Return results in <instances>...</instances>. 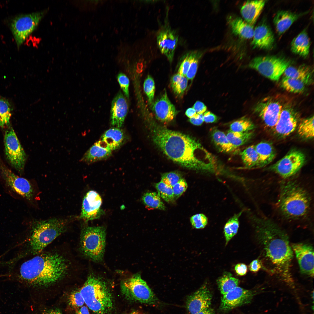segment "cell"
<instances>
[{
	"label": "cell",
	"instance_id": "1",
	"mask_svg": "<svg viewBox=\"0 0 314 314\" xmlns=\"http://www.w3.org/2000/svg\"><path fill=\"white\" fill-rule=\"evenodd\" d=\"M251 216L261 248L262 267L289 285H292L291 268L293 253L287 233L270 219L261 216Z\"/></svg>",
	"mask_w": 314,
	"mask_h": 314
},
{
	"label": "cell",
	"instance_id": "2",
	"mask_svg": "<svg viewBox=\"0 0 314 314\" xmlns=\"http://www.w3.org/2000/svg\"><path fill=\"white\" fill-rule=\"evenodd\" d=\"M154 142L175 162L189 169L213 172L216 158L192 137L160 126L151 128Z\"/></svg>",
	"mask_w": 314,
	"mask_h": 314
},
{
	"label": "cell",
	"instance_id": "3",
	"mask_svg": "<svg viewBox=\"0 0 314 314\" xmlns=\"http://www.w3.org/2000/svg\"><path fill=\"white\" fill-rule=\"evenodd\" d=\"M69 268L63 255L55 253L39 254L23 263L19 271L20 278L27 283L45 287L62 279Z\"/></svg>",
	"mask_w": 314,
	"mask_h": 314
},
{
	"label": "cell",
	"instance_id": "4",
	"mask_svg": "<svg viewBox=\"0 0 314 314\" xmlns=\"http://www.w3.org/2000/svg\"><path fill=\"white\" fill-rule=\"evenodd\" d=\"M312 197L305 184L296 180L281 184L277 208L281 217L288 222L305 221L312 213Z\"/></svg>",
	"mask_w": 314,
	"mask_h": 314
},
{
	"label": "cell",
	"instance_id": "5",
	"mask_svg": "<svg viewBox=\"0 0 314 314\" xmlns=\"http://www.w3.org/2000/svg\"><path fill=\"white\" fill-rule=\"evenodd\" d=\"M85 303L96 314H106L113 307V295L106 282L91 274L79 289Z\"/></svg>",
	"mask_w": 314,
	"mask_h": 314
},
{
	"label": "cell",
	"instance_id": "6",
	"mask_svg": "<svg viewBox=\"0 0 314 314\" xmlns=\"http://www.w3.org/2000/svg\"><path fill=\"white\" fill-rule=\"evenodd\" d=\"M70 218H53L35 221L32 224L29 244L31 252L40 254L49 244L65 231Z\"/></svg>",
	"mask_w": 314,
	"mask_h": 314
},
{
	"label": "cell",
	"instance_id": "7",
	"mask_svg": "<svg viewBox=\"0 0 314 314\" xmlns=\"http://www.w3.org/2000/svg\"><path fill=\"white\" fill-rule=\"evenodd\" d=\"M106 232L103 226H86L81 231L80 247L84 254L95 262L102 260L106 244Z\"/></svg>",
	"mask_w": 314,
	"mask_h": 314
},
{
	"label": "cell",
	"instance_id": "8",
	"mask_svg": "<svg viewBox=\"0 0 314 314\" xmlns=\"http://www.w3.org/2000/svg\"><path fill=\"white\" fill-rule=\"evenodd\" d=\"M121 293L127 300L149 305H156L158 300L139 273L121 283Z\"/></svg>",
	"mask_w": 314,
	"mask_h": 314
},
{
	"label": "cell",
	"instance_id": "9",
	"mask_svg": "<svg viewBox=\"0 0 314 314\" xmlns=\"http://www.w3.org/2000/svg\"><path fill=\"white\" fill-rule=\"evenodd\" d=\"M288 60L275 56L256 57L250 62L249 67L264 76L274 81H278L290 66Z\"/></svg>",
	"mask_w": 314,
	"mask_h": 314
},
{
	"label": "cell",
	"instance_id": "10",
	"mask_svg": "<svg viewBox=\"0 0 314 314\" xmlns=\"http://www.w3.org/2000/svg\"><path fill=\"white\" fill-rule=\"evenodd\" d=\"M48 10L19 15L12 20L10 28L18 48L37 28Z\"/></svg>",
	"mask_w": 314,
	"mask_h": 314
},
{
	"label": "cell",
	"instance_id": "11",
	"mask_svg": "<svg viewBox=\"0 0 314 314\" xmlns=\"http://www.w3.org/2000/svg\"><path fill=\"white\" fill-rule=\"evenodd\" d=\"M5 154L11 165L19 172L24 170L26 155L13 129L9 126L4 137Z\"/></svg>",
	"mask_w": 314,
	"mask_h": 314
},
{
	"label": "cell",
	"instance_id": "12",
	"mask_svg": "<svg viewBox=\"0 0 314 314\" xmlns=\"http://www.w3.org/2000/svg\"><path fill=\"white\" fill-rule=\"evenodd\" d=\"M306 157L301 151L293 150L270 167V170L282 178L287 179L295 174L305 163Z\"/></svg>",
	"mask_w": 314,
	"mask_h": 314
},
{
	"label": "cell",
	"instance_id": "13",
	"mask_svg": "<svg viewBox=\"0 0 314 314\" xmlns=\"http://www.w3.org/2000/svg\"><path fill=\"white\" fill-rule=\"evenodd\" d=\"M0 173L6 185L13 191L28 200L33 199V190L28 181L16 175L2 163Z\"/></svg>",
	"mask_w": 314,
	"mask_h": 314
},
{
	"label": "cell",
	"instance_id": "14",
	"mask_svg": "<svg viewBox=\"0 0 314 314\" xmlns=\"http://www.w3.org/2000/svg\"><path fill=\"white\" fill-rule=\"evenodd\" d=\"M156 40L161 53L171 63L178 42L179 36L176 32L165 22L157 33Z\"/></svg>",
	"mask_w": 314,
	"mask_h": 314
},
{
	"label": "cell",
	"instance_id": "15",
	"mask_svg": "<svg viewBox=\"0 0 314 314\" xmlns=\"http://www.w3.org/2000/svg\"><path fill=\"white\" fill-rule=\"evenodd\" d=\"M283 107L278 101L267 97L259 102L255 106L254 110L267 126L274 128Z\"/></svg>",
	"mask_w": 314,
	"mask_h": 314
},
{
	"label": "cell",
	"instance_id": "16",
	"mask_svg": "<svg viewBox=\"0 0 314 314\" xmlns=\"http://www.w3.org/2000/svg\"><path fill=\"white\" fill-rule=\"evenodd\" d=\"M255 293L253 290L238 286L223 295L219 309L222 311H226L249 303Z\"/></svg>",
	"mask_w": 314,
	"mask_h": 314
},
{
	"label": "cell",
	"instance_id": "17",
	"mask_svg": "<svg viewBox=\"0 0 314 314\" xmlns=\"http://www.w3.org/2000/svg\"><path fill=\"white\" fill-rule=\"evenodd\" d=\"M291 247L295 254L301 272L304 274L313 277L314 258L313 246L309 244L297 243L292 244Z\"/></svg>",
	"mask_w": 314,
	"mask_h": 314
},
{
	"label": "cell",
	"instance_id": "18",
	"mask_svg": "<svg viewBox=\"0 0 314 314\" xmlns=\"http://www.w3.org/2000/svg\"><path fill=\"white\" fill-rule=\"evenodd\" d=\"M299 117L298 112L290 105L283 106L277 122L274 128L275 132L281 137L289 135L297 128Z\"/></svg>",
	"mask_w": 314,
	"mask_h": 314
},
{
	"label": "cell",
	"instance_id": "19",
	"mask_svg": "<svg viewBox=\"0 0 314 314\" xmlns=\"http://www.w3.org/2000/svg\"><path fill=\"white\" fill-rule=\"evenodd\" d=\"M212 295L207 286L204 284L187 298L186 306L190 314L197 313L210 307Z\"/></svg>",
	"mask_w": 314,
	"mask_h": 314
},
{
	"label": "cell",
	"instance_id": "20",
	"mask_svg": "<svg viewBox=\"0 0 314 314\" xmlns=\"http://www.w3.org/2000/svg\"><path fill=\"white\" fill-rule=\"evenodd\" d=\"M102 203L101 197L96 192H88L83 201L80 218L88 221L99 218L104 213L101 208Z\"/></svg>",
	"mask_w": 314,
	"mask_h": 314
},
{
	"label": "cell",
	"instance_id": "21",
	"mask_svg": "<svg viewBox=\"0 0 314 314\" xmlns=\"http://www.w3.org/2000/svg\"><path fill=\"white\" fill-rule=\"evenodd\" d=\"M152 109L156 118L163 122L172 121L177 113L175 107L168 97L165 90L160 97L152 103Z\"/></svg>",
	"mask_w": 314,
	"mask_h": 314
},
{
	"label": "cell",
	"instance_id": "22",
	"mask_svg": "<svg viewBox=\"0 0 314 314\" xmlns=\"http://www.w3.org/2000/svg\"><path fill=\"white\" fill-rule=\"evenodd\" d=\"M127 101L121 91L113 99L110 110V124L115 128H120L123 126L128 113Z\"/></svg>",
	"mask_w": 314,
	"mask_h": 314
},
{
	"label": "cell",
	"instance_id": "23",
	"mask_svg": "<svg viewBox=\"0 0 314 314\" xmlns=\"http://www.w3.org/2000/svg\"><path fill=\"white\" fill-rule=\"evenodd\" d=\"M251 44L254 48L269 50L272 49L274 43V35L270 27L263 22L254 29Z\"/></svg>",
	"mask_w": 314,
	"mask_h": 314
},
{
	"label": "cell",
	"instance_id": "24",
	"mask_svg": "<svg viewBox=\"0 0 314 314\" xmlns=\"http://www.w3.org/2000/svg\"><path fill=\"white\" fill-rule=\"evenodd\" d=\"M112 151L107 144L101 140L90 147L80 161L89 164L104 160L111 156Z\"/></svg>",
	"mask_w": 314,
	"mask_h": 314
},
{
	"label": "cell",
	"instance_id": "25",
	"mask_svg": "<svg viewBox=\"0 0 314 314\" xmlns=\"http://www.w3.org/2000/svg\"><path fill=\"white\" fill-rule=\"evenodd\" d=\"M266 3L263 0L247 1L242 6L240 12L245 21L252 26L256 21Z\"/></svg>",
	"mask_w": 314,
	"mask_h": 314
},
{
	"label": "cell",
	"instance_id": "26",
	"mask_svg": "<svg viewBox=\"0 0 314 314\" xmlns=\"http://www.w3.org/2000/svg\"><path fill=\"white\" fill-rule=\"evenodd\" d=\"M300 16V14L288 11L281 10L277 12L273 22L278 33L281 35L284 33Z\"/></svg>",
	"mask_w": 314,
	"mask_h": 314
},
{
	"label": "cell",
	"instance_id": "27",
	"mask_svg": "<svg viewBox=\"0 0 314 314\" xmlns=\"http://www.w3.org/2000/svg\"><path fill=\"white\" fill-rule=\"evenodd\" d=\"M284 76L299 80L305 85L313 83V71L309 66L302 65L297 67L289 66L285 70Z\"/></svg>",
	"mask_w": 314,
	"mask_h": 314
},
{
	"label": "cell",
	"instance_id": "28",
	"mask_svg": "<svg viewBox=\"0 0 314 314\" xmlns=\"http://www.w3.org/2000/svg\"><path fill=\"white\" fill-rule=\"evenodd\" d=\"M227 21L235 35L245 39L253 38L254 30L253 26L240 17L233 16H228Z\"/></svg>",
	"mask_w": 314,
	"mask_h": 314
},
{
	"label": "cell",
	"instance_id": "29",
	"mask_svg": "<svg viewBox=\"0 0 314 314\" xmlns=\"http://www.w3.org/2000/svg\"><path fill=\"white\" fill-rule=\"evenodd\" d=\"M310 41L306 31L304 30L294 38L291 44V49L294 53L303 57L308 55Z\"/></svg>",
	"mask_w": 314,
	"mask_h": 314
},
{
	"label": "cell",
	"instance_id": "30",
	"mask_svg": "<svg viewBox=\"0 0 314 314\" xmlns=\"http://www.w3.org/2000/svg\"><path fill=\"white\" fill-rule=\"evenodd\" d=\"M210 135L215 145L221 152L231 153L235 151L237 148L229 141L224 133L216 128H213Z\"/></svg>",
	"mask_w": 314,
	"mask_h": 314
},
{
	"label": "cell",
	"instance_id": "31",
	"mask_svg": "<svg viewBox=\"0 0 314 314\" xmlns=\"http://www.w3.org/2000/svg\"><path fill=\"white\" fill-rule=\"evenodd\" d=\"M101 139L113 151L118 149L122 144L124 138L123 131L120 128L110 129L103 134Z\"/></svg>",
	"mask_w": 314,
	"mask_h": 314
},
{
	"label": "cell",
	"instance_id": "32",
	"mask_svg": "<svg viewBox=\"0 0 314 314\" xmlns=\"http://www.w3.org/2000/svg\"><path fill=\"white\" fill-rule=\"evenodd\" d=\"M259 159V164L263 166L270 163L275 156V152L272 145L266 142H262L255 146Z\"/></svg>",
	"mask_w": 314,
	"mask_h": 314
},
{
	"label": "cell",
	"instance_id": "33",
	"mask_svg": "<svg viewBox=\"0 0 314 314\" xmlns=\"http://www.w3.org/2000/svg\"><path fill=\"white\" fill-rule=\"evenodd\" d=\"M217 283L221 294L224 295L238 286V279L233 276L229 272H224L217 280Z\"/></svg>",
	"mask_w": 314,
	"mask_h": 314
},
{
	"label": "cell",
	"instance_id": "34",
	"mask_svg": "<svg viewBox=\"0 0 314 314\" xmlns=\"http://www.w3.org/2000/svg\"><path fill=\"white\" fill-rule=\"evenodd\" d=\"M242 212L235 214L230 218L225 224L224 232L226 241V244L237 233L239 227V218Z\"/></svg>",
	"mask_w": 314,
	"mask_h": 314
},
{
	"label": "cell",
	"instance_id": "35",
	"mask_svg": "<svg viewBox=\"0 0 314 314\" xmlns=\"http://www.w3.org/2000/svg\"><path fill=\"white\" fill-rule=\"evenodd\" d=\"M144 205L148 208L164 210L165 206L161 200L160 197L156 192H147L144 194L142 197Z\"/></svg>",
	"mask_w": 314,
	"mask_h": 314
},
{
	"label": "cell",
	"instance_id": "36",
	"mask_svg": "<svg viewBox=\"0 0 314 314\" xmlns=\"http://www.w3.org/2000/svg\"><path fill=\"white\" fill-rule=\"evenodd\" d=\"M253 133L250 131L236 132L229 131L226 135L229 142L234 147L242 145L248 141L252 137Z\"/></svg>",
	"mask_w": 314,
	"mask_h": 314
},
{
	"label": "cell",
	"instance_id": "37",
	"mask_svg": "<svg viewBox=\"0 0 314 314\" xmlns=\"http://www.w3.org/2000/svg\"><path fill=\"white\" fill-rule=\"evenodd\" d=\"M241 155L242 161L247 167H251L259 165V157L255 146L247 147L241 153Z\"/></svg>",
	"mask_w": 314,
	"mask_h": 314
},
{
	"label": "cell",
	"instance_id": "38",
	"mask_svg": "<svg viewBox=\"0 0 314 314\" xmlns=\"http://www.w3.org/2000/svg\"><path fill=\"white\" fill-rule=\"evenodd\" d=\"M281 84L286 90L292 93H302L305 89V85L301 81L285 76L282 79Z\"/></svg>",
	"mask_w": 314,
	"mask_h": 314
},
{
	"label": "cell",
	"instance_id": "39",
	"mask_svg": "<svg viewBox=\"0 0 314 314\" xmlns=\"http://www.w3.org/2000/svg\"><path fill=\"white\" fill-rule=\"evenodd\" d=\"M298 133L301 137L311 139L314 137V116H313L301 121L298 124Z\"/></svg>",
	"mask_w": 314,
	"mask_h": 314
},
{
	"label": "cell",
	"instance_id": "40",
	"mask_svg": "<svg viewBox=\"0 0 314 314\" xmlns=\"http://www.w3.org/2000/svg\"><path fill=\"white\" fill-rule=\"evenodd\" d=\"M254 126L249 119L243 117L233 122L230 125V130L234 132H244L253 129Z\"/></svg>",
	"mask_w": 314,
	"mask_h": 314
},
{
	"label": "cell",
	"instance_id": "41",
	"mask_svg": "<svg viewBox=\"0 0 314 314\" xmlns=\"http://www.w3.org/2000/svg\"><path fill=\"white\" fill-rule=\"evenodd\" d=\"M11 116V108L8 102L0 98V126L1 128L9 126Z\"/></svg>",
	"mask_w": 314,
	"mask_h": 314
},
{
	"label": "cell",
	"instance_id": "42",
	"mask_svg": "<svg viewBox=\"0 0 314 314\" xmlns=\"http://www.w3.org/2000/svg\"><path fill=\"white\" fill-rule=\"evenodd\" d=\"M155 187L160 197L167 202L174 199L172 188L161 181L156 184Z\"/></svg>",
	"mask_w": 314,
	"mask_h": 314
},
{
	"label": "cell",
	"instance_id": "43",
	"mask_svg": "<svg viewBox=\"0 0 314 314\" xmlns=\"http://www.w3.org/2000/svg\"><path fill=\"white\" fill-rule=\"evenodd\" d=\"M202 55V53L198 51H194L192 60L189 69L185 76L188 80H192L197 70L198 64Z\"/></svg>",
	"mask_w": 314,
	"mask_h": 314
},
{
	"label": "cell",
	"instance_id": "44",
	"mask_svg": "<svg viewBox=\"0 0 314 314\" xmlns=\"http://www.w3.org/2000/svg\"><path fill=\"white\" fill-rule=\"evenodd\" d=\"M193 51L186 52L181 58L178 73L182 76H185L189 69L192 58Z\"/></svg>",
	"mask_w": 314,
	"mask_h": 314
},
{
	"label": "cell",
	"instance_id": "45",
	"mask_svg": "<svg viewBox=\"0 0 314 314\" xmlns=\"http://www.w3.org/2000/svg\"><path fill=\"white\" fill-rule=\"evenodd\" d=\"M144 89L150 104L153 103L155 90V83L153 78L148 75L144 81Z\"/></svg>",
	"mask_w": 314,
	"mask_h": 314
},
{
	"label": "cell",
	"instance_id": "46",
	"mask_svg": "<svg viewBox=\"0 0 314 314\" xmlns=\"http://www.w3.org/2000/svg\"><path fill=\"white\" fill-rule=\"evenodd\" d=\"M69 305L74 310L83 306L85 301L79 290L73 291L69 297Z\"/></svg>",
	"mask_w": 314,
	"mask_h": 314
},
{
	"label": "cell",
	"instance_id": "47",
	"mask_svg": "<svg viewBox=\"0 0 314 314\" xmlns=\"http://www.w3.org/2000/svg\"><path fill=\"white\" fill-rule=\"evenodd\" d=\"M182 179L181 175L178 173L170 172L163 174L161 181L172 188Z\"/></svg>",
	"mask_w": 314,
	"mask_h": 314
},
{
	"label": "cell",
	"instance_id": "48",
	"mask_svg": "<svg viewBox=\"0 0 314 314\" xmlns=\"http://www.w3.org/2000/svg\"><path fill=\"white\" fill-rule=\"evenodd\" d=\"M192 226L196 229H201L205 227L208 224V219L202 213H199L192 216L190 218Z\"/></svg>",
	"mask_w": 314,
	"mask_h": 314
},
{
	"label": "cell",
	"instance_id": "49",
	"mask_svg": "<svg viewBox=\"0 0 314 314\" xmlns=\"http://www.w3.org/2000/svg\"><path fill=\"white\" fill-rule=\"evenodd\" d=\"M188 79L185 77L182 76L181 79L171 87L174 93L179 96L181 95L186 88Z\"/></svg>",
	"mask_w": 314,
	"mask_h": 314
},
{
	"label": "cell",
	"instance_id": "50",
	"mask_svg": "<svg viewBox=\"0 0 314 314\" xmlns=\"http://www.w3.org/2000/svg\"><path fill=\"white\" fill-rule=\"evenodd\" d=\"M187 183L185 179H182L172 187L174 199L180 197L186 190Z\"/></svg>",
	"mask_w": 314,
	"mask_h": 314
},
{
	"label": "cell",
	"instance_id": "51",
	"mask_svg": "<svg viewBox=\"0 0 314 314\" xmlns=\"http://www.w3.org/2000/svg\"><path fill=\"white\" fill-rule=\"evenodd\" d=\"M117 78L121 88L124 94L127 98H129V81L128 78L125 74L122 73H119L118 75Z\"/></svg>",
	"mask_w": 314,
	"mask_h": 314
},
{
	"label": "cell",
	"instance_id": "52",
	"mask_svg": "<svg viewBox=\"0 0 314 314\" xmlns=\"http://www.w3.org/2000/svg\"><path fill=\"white\" fill-rule=\"evenodd\" d=\"M204 121L206 123H213L216 122L218 117L211 112L207 111L203 115Z\"/></svg>",
	"mask_w": 314,
	"mask_h": 314
},
{
	"label": "cell",
	"instance_id": "53",
	"mask_svg": "<svg viewBox=\"0 0 314 314\" xmlns=\"http://www.w3.org/2000/svg\"><path fill=\"white\" fill-rule=\"evenodd\" d=\"M195 110L197 114H203L207 110V107L203 102L197 101L194 104L192 107Z\"/></svg>",
	"mask_w": 314,
	"mask_h": 314
},
{
	"label": "cell",
	"instance_id": "54",
	"mask_svg": "<svg viewBox=\"0 0 314 314\" xmlns=\"http://www.w3.org/2000/svg\"><path fill=\"white\" fill-rule=\"evenodd\" d=\"M261 262L259 259L253 261L249 264V269L251 272H258L262 267Z\"/></svg>",
	"mask_w": 314,
	"mask_h": 314
},
{
	"label": "cell",
	"instance_id": "55",
	"mask_svg": "<svg viewBox=\"0 0 314 314\" xmlns=\"http://www.w3.org/2000/svg\"><path fill=\"white\" fill-rule=\"evenodd\" d=\"M235 270L238 275L242 276L246 274L247 271V268L245 264L240 263L236 265Z\"/></svg>",
	"mask_w": 314,
	"mask_h": 314
},
{
	"label": "cell",
	"instance_id": "56",
	"mask_svg": "<svg viewBox=\"0 0 314 314\" xmlns=\"http://www.w3.org/2000/svg\"><path fill=\"white\" fill-rule=\"evenodd\" d=\"M189 120L191 123L195 125H201L204 122L203 115L197 114L194 117L190 118Z\"/></svg>",
	"mask_w": 314,
	"mask_h": 314
},
{
	"label": "cell",
	"instance_id": "57",
	"mask_svg": "<svg viewBox=\"0 0 314 314\" xmlns=\"http://www.w3.org/2000/svg\"><path fill=\"white\" fill-rule=\"evenodd\" d=\"M75 311L74 314H90L88 308L85 306H83Z\"/></svg>",
	"mask_w": 314,
	"mask_h": 314
},
{
	"label": "cell",
	"instance_id": "58",
	"mask_svg": "<svg viewBox=\"0 0 314 314\" xmlns=\"http://www.w3.org/2000/svg\"><path fill=\"white\" fill-rule=\"evenodd\" d=\"M197 114L195 110L193 108L188 109L185 112L186 115L190 118L194 117Z\"/></svg>",
	"mask_w": 314,
	"mask_h": 314
},
{
	"label": "cell",
	"instance_id": "59",
	"mask_svg": "<svg viewBox=\"0 0 314 314\" xmlns=\"http://www.w3.org/2000/svg\"><path fill=\"white\" fill-rule=\"evenodd\" d=\"M214 311L213 309L209 308L201 311L196 314H214Z\"/></svg>",
	"mask_w": 314,
	"mask_h": 314
},
{
	"label": "cell",
	"instance_id": "60",
	"mask_svg": "<svg viewBox=\"0 0 314 314\" xmlns=\"http://www.w3.org/2000/svg\"><path fill=\"white\" fill-rule=\"evenodd\" d=\"M44 314H63L60 311L56 309H51L46 311Z\"/></svg>",
	"mask_w": 314,
	"mask_h": 314
},
{
	"label": "cell",
	"instance_id": "61",
	"mask_svg": "<svg viewBox=\"0 0 314 314\" xmlns=\"http://www.w3.org/2000/svg\"><path fill=\"white\" fill-rule=\"evenodd\" d=\"M130 314H144L142 312L138 310H135L132 312Z\"/></svg>",
	"mask_w": 314,
	"mask_h": 314
}]
</instances>
